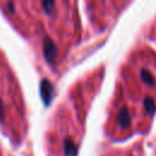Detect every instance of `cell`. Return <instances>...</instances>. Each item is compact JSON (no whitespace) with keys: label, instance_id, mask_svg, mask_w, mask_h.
Here are the masks:
<instances>
[{"label":"cell","instance_id":"9","mask_svg":"<svg viewBox=\"0 0 156 156\" xmlns=\"http://www.w3.org/2000/svg\"><path fill=\"white\" fill-rule=\"evenodd\" d=\"M7 7L10 9V10H9L10 12H13V11H15V9H13V4H7Z\"/></svg>","mask_w":156,"mask_h":156},{"label":"cell","instance_id":"2","mask_svg":"<svg viewBox=\"0 0 156 156\" xmlns=\"http://www.w3.org/2000/svg\"><path fill=\"white\" fill-rule=\"evenodd\" d=\"M52 95H54V87L50 83V80L48 79H43L40 82V96L43 102L48 106L51 100H52Z\"/></svg>","mask_w":156,"mask_h":156},{"label":"cell","instance_id":"6","mask_svg":"<svg viewBox=\"0 0 156 156\" xmlns=\"http://www.w3.org/2000/svg\"><path fill=\"white\" fill-rule=\"evenodd\" d=\"M144 107L146 108V111H147L150 115H152V113L155 112V104H154V101H152L150 98H146V99L144 100Z\"/></svg>","mask_w":156,"mask_h":156},{"label":"cell","instance_id":"3","mask_svg":"<svg viewBox=\"0 0 156 156\" xmlns=\"http://www.w3.org/2000/svg\"><path fill=\"white\" fill-rule=\"evenodd\" d=\"M118 124L122 128H127L130 124V115L127 108H122L118 113Z\"/></svg>","mask_w":156,"mask_h":156},{"label":"cell","instance_id":"7","mask_svg":"<svg viewBox=\"0 0 156 156\" xmlns=\"http://www.w3.org/2000/svg\"><path fill=\"white\" fill-rule=\"evenodd\" d=\"M41 6L44 7V10H45L46 13H51L52 10H54V7H55V2L54 1H43L41 2Z\"/></svg>","mask_w":156,"mask_h":156},{"label":"cell","instance_id":"5","mask_svg":"<svg viewBox=\"0 0 156 156\" xmlns=\"http://www.w3.org/2000/svg\"><path fill=\"white\" fill-rule=\"evenodd\" d=\"M141 78H143V80H144L146 84H149V85H154V84H155V78H154V76H152L147 69H143V71H141Z\"/></svg>","mask_w":156,"mask_h":156},{"label":"cell","instance_id":"8","mask_svg":"<svg viewBox=\"0 0 156 156\" xmlns=\"http://www.w3.org/2000/svg\"><path fill=\"white\" fill-rule=\"evenodd\" d=\"M4 117V102L2 100L0 99V119Z\"/></svg>","mask_w":156,"mask_h":156},{"label":"cell","instance_id":"1","mask_svg":"<svg viewBox=\"0 0 156 156\" xmlns=\"http://www.w3.org/2000/svg\"><path fill=\"white\" fill-rule=\"evenodd\" d=\"M43 54H44V57L45 60L49 62V63H52L57 56V48L55 45V43L49 39V38H45L44 39V43H43Z\"/></svg>","mask_w":156,"mask_h":156},{"label":"cell","instance_id":"4","mask_svg":"<svg viewBox=\"0 0 156 156\" xmlns=\"http://www.w3.org/2000/svg\"><path fill=\"white\" fill-rule=\"evenodd\" d=\"M63 150L66 156H76L77 155V146L72 139H66L63 143Z\"/></svg>","mask_w":156,"mask_h":156}]
</instances>
